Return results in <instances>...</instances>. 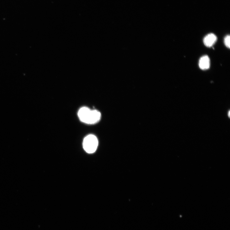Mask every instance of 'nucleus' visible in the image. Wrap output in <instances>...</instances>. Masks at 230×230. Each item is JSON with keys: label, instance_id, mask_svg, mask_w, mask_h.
Returning <instances> with one entry per match:
<instances>
[{"label": "nucleus", "instance_id": "nucleus-1", "mask_svg": "<svg viewBox=\"0 0 230 230\" xmlns=\"http://www.w3.org/2000/svg\"><path fill=\"white\" fill-rule=\"evenodd\" d=\"M78 115L81 122L90 124L98 123L100 121L101 117L100 112L96 110H92L86 107L81 108L78 112Z\"/></svg>", "mask_w": 230, "mask_h": 230}, {"label": "nucleus", "instance_id": "nucleus-2", "mask_svg": "<svg viewBox=\"0 0 230 230\" xmlns=\"http://www.w3.org/2000/svg\"><path fill=\"white\" fill-rule=\"evenodd\" d=\"M98 145V141L95 135H89L87 136L83 140V148L89 154L95 153Z\"/></svg>", "mask_w": 230, "mask_h": 230}, {"label": "nucleus", "instance_id": "nucleus-3", "mask_svg": "<svg viewBox=\"0 0 230 230\" xmlns=\"http://www.w3.org/2000/svg\"><path fill=\"white\" fill-rule=\"evenodd\" d=\"M217 40L216 36L214 34L210 33L205 36L203 39V42L206 46L210 48L216 43Z\"/></svg>", "mask_w": 230, "mask_h": 230}, {"label": "nucleus", "instance_id": "nucleus-4", "mask_svg": "<svg viewBox=\"0 0 230 230\" xmlns=\"http://www.w3.org/2000/svg\"><path fill=\"white\" fill-rule=\"evenodd\" d=\"M210 59L208 56H203L200 59L199 66L201 70H208L210 68Z\"/></svg>", "mask_w": 230, "mask_h": 230}, {"label": "nucleus", "instance_id": "nucleus-5", "mask_svg": "<svg viewBox=\"0 0 230 230\" xmlns=\"http://www.w3.org/2000/svg\"><path fill=\"white\" fill-rule=\"evenodd\" d=\"M230 36L229 35L226 36L224 39V43L225 45L227 48H230Z\"/></svg>", "mask_w": 230, "mask_h": 230}, {"label": "nucleus", "instance_id": "nucleus-6", "mask_svg": "<svg viewBox=\"0 0 230 230\" xmlns=\"http://www.w3.org/2000/svg\"><path fill=\"white\" fill-rule=\"evenodd\" d=\"M228 116L229 118L230 117V111H229L228 113Z\"/></svg>", "mask_w": 230, "mask_h": 230}]
</instances>
